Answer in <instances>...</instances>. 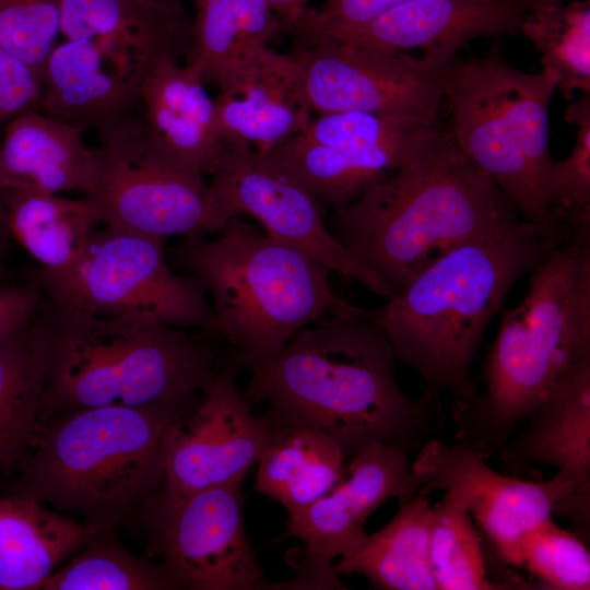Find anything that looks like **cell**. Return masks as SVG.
Listing matches in <instances>:
<instances>
[{"label":"cell","mask_w":590,"mask_h":590,"mask_svg":"<svg viewBox=\"0 0 590 590\" xmlns=\"http://www.w3.org/2000/svg\"><path fill=\"white\" fill-rule=\"evenodd\" d=\"M367 312L304 328L248 387L272 416L328 435L346 458L375 441L420 449L445 418L438 392L401 390L393 347Z\"/></svg>","instance_id":"1"},{"label":"cell","mask_w":590,"mask_h":590,"mask_svg":"<svg viewBox=\"0 0 590 590\" xmlns=\"http://www.w3.org/2000/svg\"><path fill=\"white\" fill-rule=\"evenodd\" d=\"M521 219L435 123L396 173L333 210L331 232L396 294L450 250Z\"/></svg>","instance_id":"2"},{"label":"cell","mask_w":590,"mask_h":590,"mask_svg":"<svg viewBox=\"0 0 590 590\" xmlns=\"http://www.w3.org/2000/svg\"><path fill=\"white\" fill-rule=\"evenodd\" d=\"M558 244L521 219L450 250L367 317L426 389L450 393L453 410L461 408L475 392L470 369L487 327L519 279Z\"/></svg>","instance_id":"3"},{"label":"cell","mask_w":590,"mask_h":590,"mask_svg":"<svg viewBox=\"0 0 590 590\" xmlns=\"http://www.w3.org/2000/svg\"><path fill=\"white\" fill-rule=\"evenodd\" d=\"M590 358V229L573 233L531 271L521 302L503 311L484 390L455 409L461 441L498 452L559 378Z\"/></svg>","instance_id":"4"},{"label":"cell","mask_w":590,"mask_h":590,"mask_svg":"<svg viewBox=\"0 0 590 590\" xmlns=\"http://www.w3.org/2000/svg\"><path fill=\"white\" fill-rule=\"evenodd\" d=\"M198 393L145 406L105 405L40 421L8 495L113 530L138 516L162 487L170 428Z\"/></svg>","instance_id":"5"},{"label":"cell","mask_w":590,"mask_h":590,"mask_svg":"<svg viewBox=\"0 0 590 590\" xmlns=\"http://www.w3.org/2000/svg\"><path fill=\"white\" fill-rule=\"evenodd\" d=\"M219 233L212 240L184 237L176 259L210 296V333L228 341L251 375L304 328L366 314L332 291L324 264L240 216Z\"/></svg>","instance_id":"6"},{"label":"cell","mask_w":590,"mask_h":590,"mask_svg":"<svg viewBox=\"0 0 590 590\" xmlns=\"http://www.w3.org/2000/svg\"><path fill=\"white\" fill-rule=\"evenodd\" d=\"M40 308L49 354L39 421L79 409L137 408L204 393L216 374V351L176 327L90 316L49 297Z\"/></svg>","instance_id":"7"},{"label":"cell","mask_w":590,"mask_h":590,"mask_svg":"<svg viewBox=\"0 0 590 590\" xmlns=\"http://www.w3.org/2000/svg\"><path fill=\"white\" fill-rule=\"evenodd\" d=\"M449 127L464 157L552 240L569 234L547 199L550 104L556 81L509 64L493 47L483 57L452 61L441 75Z\"/></svg>","instance_id":"8"},{"label":"cell","mask_w":590,"mask_h":590,"mask_svg":"<svg viewBox=\"0 0 590 590\" xmlns=\"http://www.w3.org/2000/svg\"><path fill=\"white\" fill-rule=\"evenodd\" d=\"M164 240L105 225L78 260L57 272L40 270L36 284L55 303L105 318L143 319L210 333L208 294L194 276L168 267Z\"/></svg>","instance_id":"9"},{"label":"cell","mask_w":590,"mask_h":590,"mask_svg":"<svg viewBox=\"0 0 590 590\" xmlns=\"http://www.w3.org/2000/svg\"><path fill=\"white\" fill-rule=\"evenodd\" d=\"M98 134L84 197L99 223L162 240L224 228L204 175L158 146L143 120L132 115Z\"/></svg>","instance_id":"10"},{"label":"cell","mask_w":590,"mask_h":590,"mask_svg":"<svg viewBox=\"0 0 590 590\" xmlns=\"http://www.w3.org/2000/svg\"><path fill=\"white\" fill-rule=\"evenodd\" d=\"M244 480L184 496L160 488L139 511L150 555L163 559L182 589L263 588V568L244 523Z\"/></svg>","instance_id":"11"},{"label":"cell","mask_w":590,"mask_h":590,"mask_svg":"<svg viewBox=\"0 0 590 590\" xmlns=\"http://www.w3.org/2000/svg\"><path fill=\"white\" fill-rule=\"evenodd\" d=\"M472 447L430 438L412 462L417 491L449 492L462 500L496 560L520 568L521 536L552 518L566 517L578 529L575 487L557 471L545 481L526 480L491 468Z\"/></svg>","instance_id":"12"},{"label":"cell","mask_w":590,"mask_h":590,"mask_svg":"<svg viewBox=\"0 0 590 590\" xmlns=\"http://www.w3.org/2000/svg\"><path fill=\"white\" fill-rule=\"evenodd\" d=\"M209 185L225 223L249 215L268 236L311 256L331 272L386 299L394 295L386 280L359 262L332 234L312 194L267 154L243 141L221 139Z\"/></svg>","instance_id":"13"},{"label":"cell","mask_w":590,"mask_h":590,"mask_svg":"<svg viewBox=\"0 0 590 590\" xmlns=\"http://www.w3.org/2000/svg\"><path fill=\"white\" fill-rule=\"evenodd\" d=\"M437 122L361 111L318 115L267 154L320 203L345 206L403 164L415 140Z\"/></svg>","instance_id":"14"},{"label":"cell","mask_w":590,"mask_h":590,"mask_svg":"<svg viewBox=\"0 0 590 590\" xmlns=\"http://www.w3.org/2000/svg\"><path fill=\"white\" fill-rule=\"evenodd\" d=\"M291 50L314 114L361 111L437 122L441 75L414 57L323 38H293Z\"/></svg>","instance_id":"15"},{"label":"cell","mask_w":590,"mask_h":590,"mask_svg":"<svg viewBox=\"0 0 590 590\" xmlns=\"http://www.w3.org/2000/svg\"><path fill=\"white\" fill-rule=\"evenodd\" d=\"M416 492L405 449L379 441L362 447L330 492L288 512L287 533L305 543V560L296 578L285 585L296 589H346L331 560L363 540L365 522L378 507Z\"/></svg>","instance_id":"16"},{"label":"cell","mask_w":590,"mask_h":590,"mask_svg":"<svg viewBox=\"0 0 590 590\" xmlns=\"http://www.w3.org/2000/svg\"><path fill=\"white\" fill-rule=\"evenodd\" d=\"M238 367L217 371L199 404L169 430L161 489L184 496L245 477L272 437L271 416L252 414L236 387Z\"/></svg>","instance_id":"17"},{"label":"cell","mask_w":590,"mask_h":590,"mask_svg":"<svg viewBox=\"0 0 590 590\" xmlns=\"http://www.w3.org/2000/svg\"><path fill=\"white\" fill-rule=\"evenodd\" d=\"M562 0H408L351 27L293 38H323L390 54L418 57L445 69L459 49L480 37L515 36L536 8Z\"/></svg>","instance_id":"18"},{"label":"cell","mask_w":590,"mask_h":590,"mask_svg":"<svg viewBox=\"0 0 590 590\" xmlns=\"http://www.w3.org/2000/svg\"><path fill=\"white\" fill-rule=\"evenodd\" d=\"M156 63L107 43L66 39L56 44L42 70L39 111L99 132L133 115Z\"/></svg>","instance_id":"19"},{"label":"cell","mask_w":590,"mask_h":590,"mask_svg":"<svg viewBox=\"0 0 590 590\" xmlns=\"http://www.w3.org/2000/svg\"><path fill=\"white\" fill-rule=\"evenodd\" d=\"M215 104L220 139H234L267 153L311 121L302 71L292 51L270 46L235 63L219 81Z\"/></svg>","instance_id":"20"},{"label":"cell","mask_w":590,"mask_h":590,"mask_svg":"<svg viewBox=\"0 0 590 590\" xmlns=\"http://www.w3.org/2000/svg\"><path fill=\"white\" fill-rule=\"evenodd\" d=\"M509 474L538 464L567 474L575 487L578 535L590 534V358L565 373L546 400L498 451Z\"/></svg>","instance_id":"21"},{"label":"cell","mask_w":590,"mask_h":590,"mask_svg":"<svg viewBox=\"0 0 590 590\" xmlns=\"http://www.w3.org/2000/svg\"><path fill=\"white\" fill-rule=\"evenodd\" d=\"M83 129L39 110L11 119L0 142V188L86 194L95 178V151Z\"/></svg>","instance_id":"22"},{"label":"cell","mask_w":590,"mask_h":590,"mask_svg":"<svg viewBox=\"0 0 590 590\" xmlns=\"http://www.w3.org/2000/svg\"><path fill=\"white\" fill-rule=\"evenodd\" d=\"M198 72L178 59L160 60L140 93L151 138L181 164L212 175L219 155L215 104Z\"/></svg>","instance_id":"23"},{"label":"cell","mask_w":590,"mask_h":590,"mask_svg":"<svg viewBox=\"0 0 590 590\" xmlns=\"http://www.w3.org/2000/svg\"><path fill=\"white\" fill-rule=\"evenodd\" d=\"M60 33L129 50L149 61L187 57L192 19L180 0H62Z\"/></svg>","instance_id":"24"},{"label":"cell","mask_w":590,"mask_h":590,"mask_svg":"<svg viewBox=\"0 0 590 590\" xmlns=\"http://www.w3.org/2000/svg\"><path fill=\"white\" fill-rule=\"evenodd\" d=\"M102 529L28 498H0V590H40L57 565Z\"/></svg>","instance_id":"25"},{"label":"cell","mask_w":590,"mask_h":590,"mask_svg":"<svg viewBox=\"0 0 590 590\" xmlns=\"http://www.w3.org/2000/svg\"><path fill=\"white\" fill-rule=\"evenodd\" d=\"M398 502L394 517L377 532L366 533L334 568L339 575L364 576L375 589L436 590L429 560V494L417 491Z\"/></svg>","instance_id":"26"},{"label":"cell","mask_w":590,"mask_h":590,"mask_svg":"<svg viewBox=\"0 0 590 590\" xmlns=\"http://www.w3.org/2000/svg\"><path fill=\"white\" fill-rule=\"evenodd\" d=\"M269 415L273 434L257 462L253 487L292 512L335 486L344 475L346 456L328 435Z\"/></svg>","instance_id":"27"},{"label":"cell","mask_w":590,"mask_h":590,"mask_svg":"<svg viewBox=\"0 0 590 590\" xmlns=\"http://www.w3.org/2000/svg\"><path fill=\"white\" fill-rule=\"evenodd\" d=\"M39 306L30 321L0 341V445L12 470L28 453L40 424L49 343Z\"/></svg>","instance_id":"28"},{"label":"cell","mask_w":590,"mask_h":590,"mask_svg":"<svg viewBox=\"0 0 590 590\" xmlns=\"http://www.w3.org/2000/svg\"><path fill=\"white\" fill-rule=\"evenodd\" d=\"M3 199L9 234L46 272L74 263L99 223L85 197L9 190Z\"/></svg>","instance_id":"29"},{"label":"cell","mask_w":590,"mask_h":590,"mask_svg":"<svg viewBox=\"0 0 590 590\" xmlns=\"http://www.w3.org/2000/svg\"><path fill=\"white\" fill-rule=\"evenodd\" d=\"M540 54L543 71L567 101L590 92V1L546 4L533 10L521 32Z\"/></svg>","instance_id":"30"},{"label":"cell","mask_w":590,"mask_h":590,"mask_svg":"<svg viewBox=\"0 0 590 590\" xmlns=\"http://www.w3.org/2000/svg\"><path fill=\"white\" fill-rule=\"evenodd\" d=\"M102 529L63 568L52 573L40 590H176L170 570L128 552Z\"/></svg>","instance_id":"31"},{"label":"cell","mask_w":590,"mask_h":590,"mask_svg":"<svg viewBox=\"0 0 590 590\" xmlns=\"http://www.w3.org/2000/svg\"><path fill=\"white\" fill-rule=\"evenodd\" d=\"M484 539L461 499L445 492L434 506L429 560L437 590L497 589Z\"/></svg>","instance_id":"32"},{"label":"cell","mask_w":590,"mask_h":590,"mask_svg":"<svg viewBox=\"0 0 590 590\" xmlns=\"http://www.w3.org/2000/svg\"><path fill=\"white\" fill-rule=\"evenodd\" d=\"M565 121L576 126V142L565 160L552 162L547 199L554 216L570 235L590 229V92L568 106Z\"/></svg>","instance_id":"33"},{"label":"cell","mask_w":590,"mask_h":590,"mask_svg":"<svg viewBox=\"0 0 590 590\" xmlns=\"http://www.w3.org/2000/svg\"><path fill=\"white\" fill-rule=\"evenodd\" d=\"M520 568L552 590L590 589V553L585 541L550 518L519 541Z\"/></svg>","instance_id":"34"},{"label":"cell","mask_w":590,"mask_h":590,"mask_svg":"<svg viewBox=\"0 0 590 590\" xmlns=\"http://www.w3.org/2000/svg\"><path fill=\"white\" fill-rule=\"evenodd\" d=\"M249 54L238 0H194L186 63L198 72L204 84L217 85L222 76Z\"/></svg>","instance_id":"35"},{"label":"cell","mask_w":590,"mask_h":590,"mask_svg":"<svg viewBox=\"0 0 590 590\" xmlns=\"http://www.w3.org/2000/svg\"><path fill=\"white\" fill-rule=\"evenodd\" d=\"M62 0H0V47L39 75L60 33Z\"/></svg>","instance_id":"36"},{"label":"cell","mask_w":590,"mask_h":590,"mask_svg":"<svg viewBox=\"0 0 590 590\" xmlns=\"http://www.w3.org/2000/svg\"><path fill=\"white\" fill-rule=\"evenodd\" d=\"M408 0H324L287 31L291 36L317 34L367 23Z\"/></svg>","instance_id":"37"},{"label":"cell","mask_w":590,"mask_h":590,"mask_svg":"<svg viewBox=\"0 0 590 590\" xmlns=\"http://www.w3.org/2000/svg\"><path fill=\"white\" fill-rule=\"evenodd\" d=\"M42 94L40 75L0 47V125L24 113L39 110Z\"/></svg>","instance_id":"38"},{"label":"cell","mask_w":590,"mask_h":590,"mask_svg":"<svg viewBox=\"0 0 590 590\" xmlns=\"http://www.w3.org/2000/svg\"><path fill=\"white\" fill-rule=\"evenodd\" d=\"M42 298L37 284H0V341L31 320Z\"/></svg>","instance_id":"39"},{"label":"cell","mask_w":590,"mask_h":590,"mask_svg":"<svg viewBox=\"0 0 590 590\" xmlns=\"http://www.w3.org/2000/svg\"><path fill=\"white\" fill-rule=\"evenodd\" d=\"M276 16L285 24L286 33L309 10V0H267Z\"/></svg>","instance_id":"40"},{"label":"cell","mask_w":590,"mask_h":590,"mask_svg":"<svg viewBox=\"0 0 590 590\" xmlns=\"http://www.w3.org/2000/svg\"><path fill=\"white\" fill-rule=\"evenodd\" d=\"M9 234L3 193L0 188V246Z\"/></svg>","instance_id":"41"},{"label":"cell","mask_w":590,"mask_h":590,"mask_svg":"<svg viewBox=\"0 0 590 590\" xmlns=\"http://www.w3.org/2000/svg\"><path fill=\"white\" fill-rule=\"evenodd\" d=\"M12 470V467L9 462V459L3 450V448L0 445V473L3 472H10Z\"/></svg>","instance_id":"42"}]
</instances>
